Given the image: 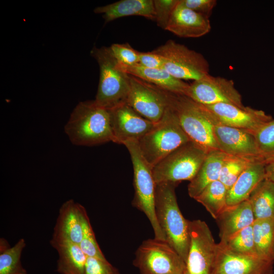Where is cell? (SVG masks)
I'll return each instance as SVG.
<instances>
[{
	"label": "cell",
	"mask_w": 274,
	"mask_h": 274,
	"mask_svg": "<svg viewBox=\"0 0 274 274\" xmlns=\"http://www.w3.org/2000/svg\"><path fill=\"white\" fill-rule=\"evenodd\" d=\"M64 129L74 145L92 146L113 142L109 109L95 100L79 102Z\"/></svg>",
	"instance_id": "obj_1"
},
{
	"label": "cell",
	"mask_w": 274,
	"mask_h": 274,
	"mask_svg": "<svg viewBox=\"0 0 274 274\" xmlns=\"http://www.w3.org/2000/svg\"><path fill=\"white\" fill-rule=\"evenodd\" d=\"M178 183L156 184L155 214L166 241L186 263L190 247L189 220L183 216L178 204L175 188Z\"/></svg>",
	"instance_id": "obj_2"
},
{
	"label": "cell",
	"mask_w": 274,
	"mask_h": 274,
	"mask_svg": "<svg viewBox=\"0 0 274 274\" xmlns=\"http://www.w3.org/2000/svg\"><path fill=\"white\" fill-rule=\"evenodd\" d=\"M189 141L169 103L162 118L138 141V144L144 158L152 168Z\"/></svg>",
	"instance_id": "obj_3"
},
{
	"label": "cell",
	"mask_w": 274,
	"mask_h": 274,
	"mask_svg": "<svg viewBox=\"0 0 274 274\" xmlns=\"http://www.w3.org/2000/svg\"><path fill=\"white\" fill-rule=\"evenodd\" d=\"M91 55L99 68L95 101L108 109L126 103L130 89L129 75L120 67L110 47H94Z\"/></svg>",
	"instance_id": "obj_4"
},
{
	"label": "cell",
	"mask_w": 274,
	"mask_h": 274,
	"mask_svg": "<svg viewBox=\"0 0 274 274\" xmlns=\"http://www.w3.org/2000/svg\"><path fill=\"white\" fill-rule=\"evenodd\" d=\"M169 105L190 141L208 152L219 150L213 132L210 113L203 105L189 97L168 92Z\"/></svg>",
	"instance_id": "obj_5"
},
{
	"label": "cell",
	"mask_w": 274,
	"mask_h": 274,
	"mask_svg": "<svg viewBox=\"0 0 274 274\" xmlns=\"http://www.w3.org/2000/svg\"><path fill=\"white\" fill-rule=\"evenodd\" d=\"M124 145L129 153L133 169L134 194L132 206L146 215L153 229L154 238L166 241L155 214L156 183L152 168L144 158L138 141L127 142Z\"/></svg>",
	"instance_id": "obj_6"
},
{
	"label": "cell",
	"mask_w": 274,
	"mask_h": 274,
	"mask_svg": "<svg viewBox=\"0 0 274 274\" xmlns=\"http://www.w3.org/2000/svg\"><path fill=\"white\" fill-rule=\"evenodd\" d=\"M208 152L189 141L172 152L152 167L156 184L190 181L195 176Z\"/></svg>",
	"instance_id": "obj_7"
},
{
	"label": "cell",
	"mask_w": 274,
	"mask_h": 274,
	"mask_svg": "<svg viewBox=\"0 0 274 274\" xmlns=\"http://www.w3.org/2000/svg\"><path fill=\"white\" fill-rule=\"evenodd\" d=\"M133 265L140 274H184L186 263L166 241L148 238L136 249Z\"/></svg>",
	"instance_id": "obj_8"
},
{
	"label": "cell",
	"mask_w": 274,
	"mask_h": 274,
	"mask_svg": "<svg viewBox=\"0 0 274 274\" xmlns=\"http://www.w3.org/2000/svg\"><path fill=\"white\" fill-rule=\"evenodd\" d=\"M152 51L164 58L163 68L176 78L196 81L209 75V63L202 54L175 41Z\"/></svg>",
	"instance_id": "obj_9"
},
{
	"label": "cell",
	"mask_w": 274,
	"mask_h": 274,
	"mask_svg": "<svg viewBox=\"0 0 274 274\" xmlns=\"http://www.w3.org/2000/svg\"><path fill=\"white\" fill-rule=\"evenodd\" d=\"M190 247L184 274H213L218 253L208 224L201 220H189Z\"/></svg>",
	"instance_id": "obj_10"
},
{
	"label": "cell",
	"mask_w": 274,
	"mask_h": 274,
	"mask_svg": "<svg viewBox=\"0 0 274 274\" xmlns=\"http://www.w3.org/2000/svg\"><path fill=\"white\" fill-rule=\"evenodd\" d=\"M129 79L126 104L145 118L156 123L169 106V91L131 75Z\"/></svg>",
	"instance_id": "obj_11"
},
{
	"label": "cell",
	"mask_w": 274,
	"mask_h": 274,
	"mask_svg": "<svg viewBox=\"0 0 274 274\" xmlns=\"http://www.w3.org/2000/svg\"><path fill=\"white\" fill-rule=\"evenodd\" d=\"M187 96L203 105L224 103L239 108L245 107L232 80L210 74L190 84Z\"/></svg>",
	"instance_id": "obj_12"
},
{
	"label": "cell",
	"mask_w": 274,
	"mask_h": 274,
	"mask_svg": "<svg viewBox=\"0 0 274 274\" xmlns=\"http://www.w3.org/2000/svg\"><path fill=\"white\" fill-rule=\"evenodd\" d=\"M204 106L208 110L214 122L243 129L253 135L273 119L263 111L249 107L239 108L224 103Z\"/></svg>",
	"instance_id": "obj_13"
},
{
	"label": "cell",
	"mask_w": 274,
	"mask_h": 274,
	"mask_svg": "<svg viewBox=\"0 0 274 274\" xmlns=\"http://www.w3.org/2000/svg\"><path fill=\"white\" fill-rule=\"evenodd\" d=\"M109 111L113 142L118 144L139 141L155 124L126 103L117 106Z\"/></svg>",
	"instance_id": "obj_14"
},
{
	"label": "cell",
	"mask_w": 274,
	"mask_h": 274,
	"mask_svg": "<svg viewBox=\"0 0 274 274\" xmlns=\"http://www.w3.org/2000/svg\"><path fill=\"white\" fill-rule=\"evenodd\" d=\"M211 118L219 150L226 154L263 162L253 134L243 129L215 122L211 116Z\"/></svg>",
	"instance_id": "obj_15"
},
{
	"label": "cell",
	"mask_w": 274,
	"mask_h": 274,
	"mask_svg": "<svg viewBox=\"0 0 274 274\" xmlns=\"http://www.w3.org/2000/svg\"><path fill=\"white\" fill-rule=\"evenodd\" d=\"M218 247L213 274H272L273 262Z\"/></svg>",
	"instance_id": "obj_16"
},
{
	"label": "cell",
	"mask_w": 274,
	"mask_h": 274,
	"mask_svg": "<svg viewBox=\"0 0 274 274\" xmlns=\"http://www.w3.org/2000/svg\"><path fill=\"white\" fill-rule=\"evenodd\" d=\"M211 29L209 18L187 8L179 0L166 30L181 38H196L208 34Z\"/></svg>",
	"instance_id": "obj_17"
},
{
	"label": "cell",
	"mask_w": 274,
	"mask_h": 274,
	"mask_svg": "<svg viewBox=\"0 0 274 274\" xmlns=\"http://www.w3.org/2000/svg\"><path fill=\"white\" fill-rule=\"evenodd\" d=\"M220 241H223L243 228L251 225L255 220L249 199L236 205L228 206L216 219Z\"/></svg>",
	"instance_id": "obj_18"
},
{
	"label": "cell",
	"mask_w": 274,
	"mask_h": 274,
	"mask_svg": "<svg viewBox=\"0 0 274 274\" xmlns=\"http://www.w3.org/2000/svg\"><path fill=\"white\" fill-rule=\"evenodd\" d=\"M119 64L122 70L129 75L167 91L187 95L190 84L175 78L164 68H147L138 64L132 66Z\"/></svg>",
	"instance_id": "obj_19"
},
{
	"label": "cell",
	"mask_w": 274,
	"mask_h": 274,
	"mask_svg": "<svg viewBox=\"0 0 274 274\" xmlns=\"http://www.w3.org/2000/svg\"><path fill=\"white\" fill-rule=\"evenodd\" d=\"M79 203L70 199L61 206L52 237L79 245L82 238V225Z\"/></svg>",
	"instance_id": "obj_20"
},
{
	"label": "cell",
	"mask_w": 274,
	"mask_h": 274,
	"mask_svg": "<svg viewBox=\"0 0 274 274\" xmlns=\"http://www.w3.org/2000/svg\"><path fill=\"white\" fill-rule=\"evenodd\" d=\"M266 164L261 161L251 163L227 191L226 203L236 205L249 199L257 186L266 178Z\"/></svg>",
	"instance_id": "obj_21"
},
{
	"label": "cell",
	"mask_w": 274,
	"mask_h": 274,
	"mask_svg": "<svg viewBox=\"0 0 274 274\" xmlns=\"http://www.w3.org/2000/svg\"><path fill=\"white\" fill-rule=\"evenodd\" d=\"M94 12L101 14L106 23L129 16H142L155 20L153 0H121L97 7Z\"/></svg>",
	"instance_id": "obj_22"
},
{
	"label": "cell",
	"mask_w": 274,
	"mask_h": 274,
	"mask_svg": "<svg viewBox=\"0 0 274 274\" xmlns=\"http://www.w3.org/2000/svg\"><path fill=\"white\" fill-rule=\"evenodd\" d=\"M50 244L57 252V271L60 274H85L87 256L79 245L52 237Z\"/></svg>",
	"instance_id": "obj_23"
},
{
	"label": "cell",
	"mask_w": 274,
	"mask_h": 274,
	"mask_svg": "<svg viewBox=\"0 0 274 274\" xmlns=\"http://www.w3.org/2000/svg\"><path fill=\"white\" fill-rule=\"evenodd\" d=\"M226 154L220 150L208 152L194 177L188 186L189 196L195 198L212 182L218 180Z\"/></svg>",
	"instance_id": "obj_24"
},
{
	"label": "cell",
	"mask_w": 274,
	"mask_h": 274,
	"mask_svg": "<svg viewBox=\"0 0 274 274\" xmlns=\"http://www.w3.org/2000/svg\"><path fill=\"white\" fill-rule=\"evenodd\" d=\"M256 219H274V182L265 178L249 199Z\"/></svg>",
	"instance_id": "obj_25"
},
{
	"label": "cell",
	"mask_w": 274,
	"mask_h": 274,
	"mask_svg": "<svg viewBox=\"0 0 274 274\" xmlns=\"http://www.w3.org/2000/svg\"><path fill=\"white\" fill-rule=\"evenodd\" d=\"M257 255L266 261H274V219H256L253 223Z\"/></svg>",
	"instance_id": "obj_26"
},
{
	"label": "cell",
	"mask_w": 274,
	"mask_h": 274,
	"mask_svg": "<svg viewBox=\"0 0 274 274\" xmlns=\"http://www.w3.org/2000/svg\"><path fill=\"white\" fill-rule=\"evenodd\" d=\"M227 192L226 187L218 180L208 185L194 199L216 219L227 206Z\"/></svg>",
	"instance_id": "obj_27"
},
{
	"label": "cell",
	"mask_w": 274,
	"mask_h": 274,
	"mask_svg": "<svg viewBox=\"0 0 274 274\" xmlns=\"http://www.w3.org/2000/svg\"><path fill=\"white\" fill-rule=\"evenodd\" d=\"M252 225L243 228L226 240L220 241L219 244L236 253L258 257L254 243Z\"/></svg>",
	"instance_id": "obj_28"
},
{
	"label": "cell",
	"mask_w": 274,
	"mask_h": 274,
	"mask_svg": "<svg viewBox=\"0 0 274 274\" xmlns=\"http://www.w3.org/2000/svg\"><path fill=\"white\" fill-rule=\"evenodd\" d=\"M254 162L257 161L226 154L221 169L219 180L224 185L228 191L243 172Z\"/></svg>",
	"instance_id": "obj_29"
},
{
	"label": "cell",
	"mask_w": 274,
	"mask_h": 274,
	"mask_svg": "<svg viewBox=\"0 0 274 274\" xmlns=\"http://www.w3.org/2000/svg\"><path fill=\"white\" fill-rule=\"evenodd\" d=\"M79 211L82 225V238L79 245L80 248L87 257L107 260L96 241L87 211L81 204Z\"/></svg>",
	"instance_id": "obj_30"
},
{
	"label": "cell",
	"mask_w": 274,
	"mask_h": 274,
	"mask_svg": "<svg viewBox=\"0 0 274 274\" xmlns=\"http://www.w3.org/2000/svg\"><path fill=\"white\" fill-rule=\"evenodd\" d=\"M25 246L24 239L20 238L14 246L0 253V274H27L21 262Z\"/></svg>",
	"instance_id": "obj_31"
},
{
	"label": "cell",
	"mask_w": 274,
	"mask_h": 274,
	"mask_svg": "<svg viewBox=\"0 0 274 274\" xmlns=\"http://www.w3.org/2000/svg\"><path fill=\"white\" fill-rule=\"evenodd\" d=\"M254 136L262 161L265 164L274 162V119L264 124Z\"/></svg>",
	"instance_id": "obj_32"
},
{
	"label": "cell",
	"mask_w": 274,
	"mask_h": 274,
	"mask_svg": "<svg viewBox=\"0 0 274 274\" xmlns=\"http://www.w3.org/2000/svg\"><path fill=\"white\" fill-rule=\"evenodd\" d=\"M110 48L120 65L132 66L138 63L140 51L134 49L129 43L113 44Z\"/></svg>",
	"instance_id": "obj_33"
},
{
	"label": "cell",
	"mask_w": 274,
	"mask_h": 274,
	"mask_svg": "<svg viewBox=\"0 0 274 274\" xmlns=\"http://www.w3.org/2000/svg\"><path fill=\"white\" fill-rule=\"evenodd\" d=\"M179 0H153L155 20L157 25L166 30L172 14Z\"/></svg>",
	"instance_id": "obj_34"
},
{
	"label": "cell",
	"mask_w": 274,
	"mask_h": 274,
	"mask_svg": "<svg viewBox=\"0 0 274 274\" xmlns=\"http://www.w3.org/2000/svg\"><path fill=\"white\" fill-rule=\"evenodd\" d=\"M85 274H120L107 260L87 257Z\"/></svg>",
	"instance_id": "obj_35"
},
{
	"label": "cell",
	"mask_w": 274,
	"mask_h": 274,
	"mask_svg": "<svg viewBox=\"0 0 274 274\" xmlns=\"http://www.w3.org/2000/svg\"><path fill=\"white\" fill-rule=\"evenodd\" d=\"M187 8L209 18L217 5L216 0H181Z\"/></svg>",
	"instance_id": "obj_36"
},
{
	"label": "cell",
	"mask_w": 274,
	"mask_h": 274,
	"mask_svg": "<svg viewBox=\"0 0 274 274\" xmlns=\"http://www.w3.org/2000/svg\"><path fill=\"white\" fill-rule=\"evenodd\" d=\"M164 58L153 51L140 52L139 62L137 64L151 68H163Z\"/></svg>",
	"instance_id": "obj_37"
},
{
	"label": "cell",
	"mask_w": 274,
	"mask_h": 274,
	"mask_svg": "<svg viewBox=\"0 0 274 274\" xmlns=\"http://www.w3.org/2000/svg\"><path fill=\"white\" fill-rule=\"evenodd\" d=\"M266 178L274 182V162L265 165Z\"/></svg>",
	"instance_id": "obj_38"
},
{
	"label": "cell",
	"mask_w": 274,
	"mask_h": 274,
	"mask_svg": "<svg viewBox=\"0 0 274 274\" xmlns=\"http://www.w3.org/2000/svg\"><path fill=\"white\" fill-rule=\"evenodd\" d=\"M10 247L11 246L6 239L4 238H0V253L5 251Z\"/></svg>",
	"instance_id": "obj_39"
}]
</instances>
